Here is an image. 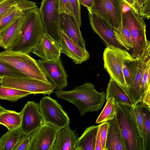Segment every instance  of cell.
<instances>
[{
    "label": "cell",
    "mask_w": 150,
    "mask_h": 150,
    "mask_svg": "<svg viewBox=\"0 0 150 150\" xmlns=\"http://www.w3.org/2000/svg\"><path fill=\"white\" fill-rule=\"evenodd\" d=\"M108 121L110 125L107 134L106 150H127L116 115L113 119Z\"/></svg>",
    "instance_id": "20"
},
{
    "label": "cell",
    "mask_w": 150,
    "mask_h": 150,
    "mask_svg": "<svg viewBox=\"0 0 150 150\" xmlns=\"http://www.w3.org/2000/svg\"><path fill=\"white\" fill-rule=\"evenodd\" d=\"M61 52L71 59L75 64H81L87 61L90 55L88 51L79 46L63 31L61 32Z\"/></svg>",
    "instance_id": "17"
},
{
    "label": "cell",
    "mask_w": 150,
    "mask_h": 150,
    "mask_svg": "<svg viewBox=\"0 0 150 150\" xmlns=\"http://www.w3.org/2000/svg\"><path fill=\"white\" fill-rule=\"evenodd\" d=\"M1 86L30 92L34 95H50L54 88L50 82L38 80L27 76H4L0 77Z\"/></svg>",
    "instance_id": "9"
},
{
    "label": "cell",
    "mask_w": 150,
    "mask_h": 150,
    "mask_svg": "<svg viewBox=\"0 0 150 150\" xmlns=\"http://www.w3.org/2000/svg\"><path fill=\"white\" fill-rule=\"evenodd\" d=\"M21 112L22 118L20 129L24 135L31 134L43 124L38 103L28 101Z\"/></svg>",
    "instance_id": "14"
},
{
    "label": "cell",
    "mask_w": 150,
    "mask_h": 150,
    "mask_svg": "<svg viewBox=\"0 0 150 150\" xmlns=\"http://www.w3.org/2000/svg\"><path fill=\"white\" fill-rule=\"evenodd\" d=\"M22 118L21 112L6 110L0 113V124L6 127L8 130H15L20 127Z\"/></svg>",
    "instance_id": "24"
},
{
    "label": "cell",
    "mask_w": 150,
    "mask_h": 150,
    "mask_svg": "<svg viewBox=\"0 0 150 150\" xmlns=\"http://www.w3.org/2000/svg\"><path fill=\"white\" fill-rule=\"evenodd\" d=\"M122 4V25L128 29L131 35L133 42L131 55L134 58L141 59L150 52L146 24L137 13L123 1Z\"/></svg>",
    "instance_id": "2"
},
{
    "label": "cell",
    "mask_w": 150,
    "mask_h": 150,
    "mask_svg": "<svg viewBox=\"0 0 150 150\" xmlns=\"http://www.w3.org/2000/svg\"><path fill=\"white\" fill-rule=\"evenodd\" d=\"M102 150L101 139L100 137V128L98 126V128L96 138L95 150Z\"/></svg>",
    "instance_id": "44"
},
{
    "label": "cell",
    "mask_w": 150,
    "mask_h": 150,
    "mask_svg": "<svg viewBox=\"0 0 150 150\" xmlns=\"http://www.w3.org/2000/svg\"><path fill=\"white\" fill-rule=\"evenodd\" d=\"M4 76H27L0 59V77Z\"/></svg>",
    "instance_id": "32"
},
{
    "label": "cell",
    "mask_w": 150,
    "mask_h": 150,
    "mask_svg": "<svg viewBox=\"0 0 150 150\" xmlns=\"http://www.w3.org/2000/svg\"><path fill=\"white\" fill-rule=\"evenodd\" d=\"M133 58L127 50L113 46L106 47L103 53L104 69L110 79L115 81L127 92L128 87L123 73L122 65L125 60Z\"/></svg>",
    "instance_id": "6"
},
{
    "label": "cell",
    "mask_w": 150,
    "mask_h": 150,
    "mask_svg": "<svg viewBox=\"0 0 150 150\" xmlns=\"http://www.w3.org/2000/svg\"><path fill=\"white\" fill-rule=\"evenodd\" d=\"M106 100V104L96 121V123H101L112 119L116 115L117 105L114 98L109 97Z\"/></svg>",
    "instance_id": "27"
},
{
    "label": "cell",
    "mask_w": 150,
    "mask_h": 150,
    "mask_svg": "<svg viewBox=\"0 0 150 150\" xmlns=\"http://www.w3.org/2000/svg\"><path fill=\"white\" fill-rule=\"evenodd\" d=\"M141 59L134 58L128 59L123 62V73L128 88L135 77L140 64Z\"/></svg>",
    "instance_id": "26"
},
{
    "label": "cell",
    "mask_w": 150,
    "mask_h": 150,
    "mask_svg": "<svg viewBox=\"0 0 150 150\" xmlns=\"http://www.w3.org/2000/svg\"><path fill=\"white\" fill-rule=\"evenodd\" d=\"M120 38L126 47L129 50L133 47V42L130 33L128 29L122 25L120 31L118 34Z\"/></svg>",
    "instance_id": "35"
},
{
    "label": "cell",
    "mask_w": 150,
    "mask_h": 150,
    "mask_svg": "<svg viewBox=\"0 0 150 150\" xmlns=\"http://www.w3.org/2000/svg\"><path fill=\"white\" fill-rule=\"evenodd\" d=\"M131 110L140 136L142 138L144 120L142 105L138 103L133 108H131Z\"/></svg>",
    "instance_id": "31"
},
{
    "label": "cell",
    "mask_w": 150,
    "mask_h": 150,
    "mask_svg": "<svg viewBox=\"0 0 150 150\" xmlns=\"http://www.w3.org/2000/svg\"><path fill=\"white\" fill-rule=\"evenodd\" d=\"M16 5L14 0H0V16L6 12Z\"/></svg>",
    "instance_id": "40"
},
{
    "label": "cell",
    "mask_w": 150,
    "mask_h": 150,
    "mask_svg": "<svg viewBox=\"0 0 150 150\" xmlns=\"http://www.w3.org/2000/svg\"><path fill=\"white\" fill-rule=\"evenodd\" d=\"M98 128V125L86 128L78 138L75 150H95Z\"/></svg>",
    "instance_id": "23"
},
{
    "label": "cell",
    "mask_w": 150,
    "mask_h": 150,
    "mask_svg": "<svg viewBox=\"0 0 150 150\" xmlns=\"http://www.w3.org/2000/svg\"><path fill=\"white\" fill-rule=\"evenodd\" d=\"M57 97L75 105L82 117L88 112L101 109L106 100L104 92H99L92 83L86 82L71 90H56Z\"/></svg>",
    "instance_id": "1"
},
{
    "label": "cell",
    "mask_w": 150,
    "mask_h": 150,
    "mask_svg": "<svg viewBox=\"0 0 150 150\" xmlns=\"http://www.w3.org/2000/svg\"><path fill=\"white\" fill-rule=\"evenodd\" d=\"M45 33L39 8L26 11L23 17L20 42L11 50L29 54L37 47Z\"/></svg>",
    "instance_id": "3"
},
{
    "label": "cell",
    "mask_w": 150,
    "mask_h": 150,
    "mask_svg": "<svg viewBox=\"0 0 150 150\" xmlns=\"http://www.w3.org/2000/svg\"><path fill=\"white\" fill-rule=\"evenodd\" d=\"M134 11L138 13L139 8L136 0H122Z\"/></svg>",
    "instance_id": "43"
},
{
    "label": "cell",
    "mask_w": 150,
    "mask_h": 150,
    "mask_svg": "<svg viewBox=\"0 0 150 150\" xmlns=\"http://www.w3.org/2000/svg\"><path fill=\"white\" fill-rule=\"evenodd\" d=\"M88 14L91 28L106 47L113 46L129 50L117 33L112 29L105 20L94 13L88 12Z\"/></svg>",
    "instance_id": "11"
},
{
    "label": "cell",
    "mask_w": 150,
    "mask_h": 150,
    "mask_svg": "<svg viewBox=\"0 0 150 150\" xmlns=\"http://www.w3.org/2000/svg\"><path fill=\"white\" fill-rule=\"evenodd\" d=\"M72 15L79 26L81 25V5L79 0H69Z\"/></svg>",
    "instance_id": "34"
},
{
    "label": "cell",
    "mask_w": 150,
    "mask_h": 150,
    "mask_svg": "<svg viewBox=\"0 0 150 150\" xmlns=\"http://www.w3.org/2000/svg\"><path fill=\"white\" fill-rule=\"evenodd\" d=\"M150 86L149 87L147 90L144 93L142 97L141 104L150 108Z\"/></svg>",
    "instance_id": "42"
},
{
    "label": "cell",
    "mask_w": 150,
    "mask_h": 150,
    "mask_svg": "<svg viewBox=\"0 0 150 150\" xmlns=\"http://www.w3.org/2000/svg\"><path fill=\"white\" fill-rule=\"evenodd\" d=\"M25 11L0 32V47L5 50H11L21 40V32L23 17Z\"/></svg>",
    "instance_id": "15"
},
{
    "label": "cell",
    "mask_w": 150,
    "mask_h": 150,
    "mask_svg": "<svg viewBox=\"0 0 150 150\" xmlns=\"http://www.w3.org/2000/svg\"><path fill=\"white\" fill-rule=\"evenodd\" d=\"M39 9L45 33L61 43V19L58 0H42Z\"/></svg>",
    "instance_id": "8"
},
{
    "label": "cell",
    "mask_w": 150,
    "mask_h": 150,
    "mask_svg": "<svg viewBox=\"0 0 150 150\" xmlns=\"http://www.w3.org/2000/svg\"><path fill=\"white\" fill-rule=\"evenodd\" d=\"M0 59L27 76L50 82L38 61L29 54L19 51L5 50L0 52Z\"/></svg>",
    "instance_id": "5"
},
{
    "label": "cell",
    "mask_w": 150,
    "mask_h": 150,
    "mask_svg": "<svg viewBox=\"0 0 150 150\" xmlns=\"http://www.w3.org/2000/svg\"><path fill=\"white\" fill-rule=\"evenodd\" d=\"M109 122H103L98 126L100 127L102 150H106V144Z\"/></svg>",
    "instance_id": "36"
},
{
    "label": "cell",
    "mask_w": 150,
    "mask_h": 150,
    "mask_svg": "<svg viewBox=\"0 0 150 150\" xmlns=\"http://www.w3.org/2000/svg\"><path fill=\"white\" fill-rule=\"evenodd\" d=\"M16 5L22 11H26L38 8L35 2L28 0H14Z\"/></svg>",
    "instance_id": "38"
},
{
    "label": "cell",
    "mask_w": 150,
    "mask_h": 150,
    "mask_svg": "<svg viewBox=\"0 0 150 150\" xmlns=\"http://www.w3.org/2000/svg\"><path fill=\"white\" fill-rule=\"evenodd\" d=\"M23 135L20 127L12 130H8L0 138V150H13Z\"/></svg>",
    "instance_id": "25"
},
{
    "label": "cell",
    "mask_w": 150,
    "mask_h": 150,
    "mask_svg": "<svg viewBox=\"0 0 150 150\" xmlns=\"http://www.w3.org/2000/svg\"><path fill=\"white\" fill-rule=\"evenodd\" d=\"M141 105L144 120L142 135L143 150H150V108Z\"/></svg>",
    "instance_id": "28"
},
{
    "label": "cell",
    "mask_w": 150,
    "mask_h": 150,
    "mask_svg": "<svg viewBox=\"0 0 150 150\" xmlns=\"http://www.w3.org/2000/svg\"><path fill=\"white\" fill-rule=\"evenodd\" d=\"M31 94H32L29 92L4 87L0 85V99L16 101Z\"/></svg>",
    "instance_id": "29"
},
{
    "label": "cell",
    "mask_w": 150,
    "mask_h": 150,
    "mask_svg": "<svg viewBox=\"0 0 150 150\" xmlns=\"http://www.w3.org/2000/svg\"><path fill=\"white\" fill-rule=\"evenodd\" d=\"M6 110L3 107L0 105V113L2 111L5 110Z\"/></svg>",
    "instance_id": "47"
},
{
    "label": "cell",
    "mask_w": 150,
    "mask_h": 150,
    "mask_svg": "<svg viewBox=\"0 0 150 150\" xmlns=\"http://www.w3.org/2000/svg\"><path fill=\"white\" fill-rule=\"evenodd\" d=\"M68 125L58 131L52 150H75L78 134Z\"/></svg>",
    "instance_id": "19"
},
{
    "label": "cell",
    "mask_w": 150,
    "mask_h": 150,
    "mask_svg": "<svg viewBox=\"0 0 150 150\" xmlns=\"http://www.w3.org/2000/svg\"><path fill=\"white\" fill-rule=\"evenodd\" d=\"M32 52L43 60L55 61L60 57L61 47L59 43L45 33Z\"/></svg>",
    "instance_id": "16"
},
{
    "label": "cell",
    "mask_w": 150,
    "mask_h": 150,
    "mask_svg": "<svg viewBox=\"0 0 150 150\" xmlns=\"http://www.w3.org/2000/svg\"><path fill=\"white\" fill-rule=\"evenodd\" d=\"M60 17L62 31L79 46L86 49L85 41L82 37L80 27L73 16L62 13L60 14Z\"/></svg>",
    "instance_id": "18"
},
{
    "label": "cell",
    "mask_w": 150,
    "mask_h": 150,
    "mask_svg": "<svg viewBox=\"0 0 150 150\" xmlns=\"http://www.w3.org/2000/svg\"><path fill=\"white\" fill-rule=\"evenodd\" d=\"M59 130L43 123L31 134L29 150H52Z\"/></svg>",
    "instance_id": "13"
},
{
    "label": "cell",
    "mask_w": 150,
    "mask_h": 150,
    "mask_svg": "<svg viewBox=\"0 0 150 150\" xmlns=\"http://www.w3.org/2000/svg\"><path fill=\"white\" fill-rule=\"evenodd\" d=\"M116 116L127 150H143L142 138L132 112L131 108L117 104Z\"/></svg>",
    "instance_id": "4"
},
{
    "label": "cell",
    "mask_w": 150,
    "mask_h": 150,
    "mask_svg": "<svg viewBox=\"0 0 150 150\" xmlns=\"http://www.w3.org/2000/svg\"><path fill=\"white\" fill-rule=\"evenodd\" d=\"M80 5L87 8H91L93 5V0H79Z\"/></svg>",
    "instance_id": "45"
},
{
    "label": "cell",
    "mask_w": 150,
    "mask_h": 150,
    "mask_svg": "<svg viewBox=\"0 0 150 150\" xmlns=\"http://www.w3.org/2000/svg\"><path fill=\"white\" fill-rule=\"evenodd\" d=\"M149 0H136L137 4L140 8L145 4Z\"/></svg>",
    "instance_id": "46"
},
{
    "label": "cell",
    "mask_w": 150,
    "mask_h": 150,
    "mask_svg": "<svg viewBox=\"0 0 150 150\" xmlns=\"http://www.w3.org/2000/svg\"><path fill=\"white\" fill-rule=\"evenodd\" d=\"M150 58V52L144 55L141 59L137 72L133 81L128 88L127 93L136 105L141 101V87L144 71L148 60Z\"/></svg>",
    "instance_id": "22"
},
{
    "label": "cell",
    "mask_w": 150,
    "mask_h": 150,
    "mask_svg": "<svg viewBox=\"0 0 150 150\" xmlns=\"http://www.w3.org/2000/svg\"><path fill=\"white\" fill-rule=\"evenodd\" d=\"M105 20L117 33L122 26V0H93V6L87 8Z\"/></svg>",
    "instance_id": "7"
},
{
    "label": "cell",
    "mask_w": 150,
    "mask_h": 150,
    "mask_svg": "<svg viewBox=\"0 0 150 150\" xmlns=\"http://www.w3.org/2000/svg\"><path fill=\"white\" fill-rule=\"evenodd\" d=\"M58 5L60 14L65 13L72 16L69 0H58Z\"/></svg>",
    "instance_id": "39"
},
{
    "label": "cell",
    "mask_w": 150,
    "mask_h": 150,
    "mask_svg": "<svg viewBox=\"0 0 150 150\" xmlns=\"http://www.w3.org/2000/svg\"><path fill=\"white\" fill-rule=\"evenodd\" d=\"M150 58L148 60L144 71L141 87V94L142 96L148 87L150 86Z\"/></svg>",
    "instance_id": "33"
},
{
    "label": "cell",
    "mask_w": 150,
    "mask_h": 150,
    "mask_svg": "<svg viewBox=\"0 0 150 150\" xmlns=\"http://www.w3.org/2000/svg\"><path fill=\"white\" fill-rule=\"evenodd\" d=\"M43 123L53 126L59 129L70 123L67 113L55 99L49 96H45L38 103Z\"/></svg>",
    "instance_id": "10"
},
{
    "label": "cell",
    "mask_w": 150,
    "mask_h": 150,
    "mask_svg": "<svg viewBox=\"0 0 150 150\" xmlns=\"http://www.w3.org/2000/svg\"><path fill=\"white\" fill-rule=\"evenodd\" d=\"M40 66L49 81L56 90H62L67 85L68 75L60 57L55 61L38 60Z\"/></svg>",
    "instance_id": "12"
},
{
    "label": "cell",
    "mask_w": 150,
    "mask_h": 150,
    "mask_svg": "<svg viewBox=\"0 0 150 150\" xmlns=\"http://www.w3.org/2000/svg\"><path fill=\"white\" fill-rule=\"evenodd\" d=\"M30 138V134L23 135L13 150H29Z\"/></svg>",
    "instance_id": "37"
},
{
    "label": "cell",
    "mask_w": 150,
    "mask_h": 150,
    "mask_svg": "<svg viewBox=\"0 0 150 150\" xmlns=\"http://www.w3.org/2000/svg\"><path fill=\"white\" fill-rule=\"evenodd\" d=\"M11 10V9H10ZM8 11L6 13L4 14H2V15L0 16V21H1L2 18L6 15V14L9 11Z\"/></svg>",
    "instance_id": "48"
},
{
    "label": "cell",
    "mask_w": 150,
    "mask_h": 150,
    "mask_svg": "<svg viewBox=\"0 0 150 150\" xmlns=\"http://www.w3.org/2000/svg\"><path fill=\"white\" fill-rule=\"evenodd\" d=\"M150 0H149L139 10L138 14L142 19H149Z\"/></svg>",
    "instance_id": "41"
},
{
    "label": "cell",
    "mask_w": 150,
    "mask_h": 150,
    "mask_svg": "<svg viewBox=\"0 0 150 150\" xmlns=\"http://www.w3.org/2000/svg\"><path fill=\"white\" fill-rule=\"evenodd\" d=\"M106 99L114 98L116 104L120 103L133 108L135 106L127 92L115 81L110 79L106 88Z\"/></svg>",
    "instance_id": "21"
},
{
    "label": "cell",
    "mask_w": 150,
    "mask_h": 150,
    "mask_svg": "<svg viewBox=\"0 0 150 150\" xmlns=\"http://www.w3.org/2000/svg\"></svg>",
    "instance_id": "49"
},
{
    "label": "cell",
    "mask_w": 150,
    "mask_h": 150,
    "mask_svg": "<svg viewBox=\"0 0 150 150\" xmlns=\"http://www.w3.org/2000/svg\"><path fill=\"white\" fill-rule=\"evenodd\" d=\"M22 12L16 5L9 10L0 21V32L18 17Z\"/></svg>",
    "instance_id": "30"
}]
</instances>
